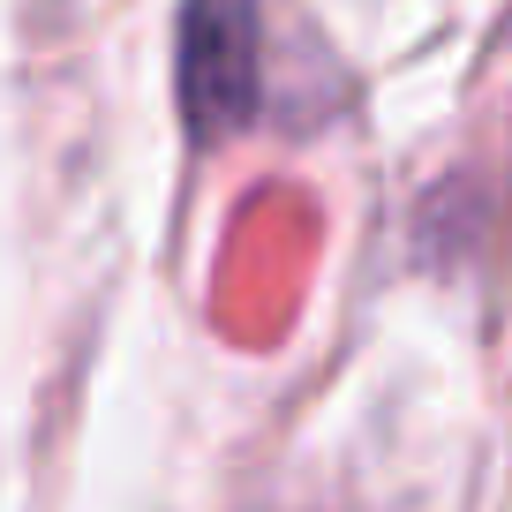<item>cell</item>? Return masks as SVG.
Segmentation results:
<instances>
[{
  "instance_id": "6da1fadb",
  "label": "cell",
  "mask_w": 512,
  "mask_h": 512,
  "mask_svg": "<svg viewBox=\"0 0 512 512\" xmlns=\"http://www.w3.org/2000/svg\"><path fill=\"white\" fill-rule=\"evenodd\" d=\"M181 113L196 136H234L256 113V16L189 8L181 16Z\"/></svg>"
}]
</instances>
